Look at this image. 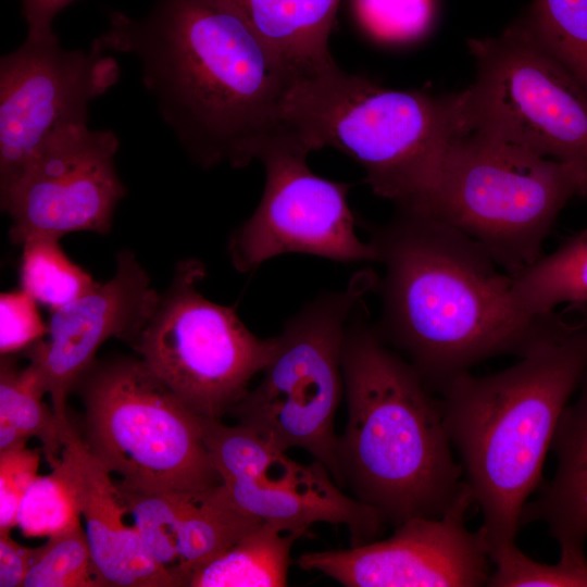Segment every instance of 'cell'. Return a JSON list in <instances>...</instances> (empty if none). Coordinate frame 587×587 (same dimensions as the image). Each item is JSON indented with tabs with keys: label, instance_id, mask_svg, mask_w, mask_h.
<instances>
[{
	"label": "cell",
	"instance_id": "cell-29",
	"mask_svg": "<svg viewBox=\"0 0 587 587\" xmlns=\"http://www.w3.org/2000/svg\"><path fill=\"white\" fill-rule=\"evenodd\" d=\"M495 564L487 586L490 587H587V561L561 559L544 564L524 554L511 544L490 555Z\"/></svg>",
	"mask_w": 587,
	"mask_h": 587
},
{
	"label": "cell",
	"instance_id": "cell-5",
	"mask_svg": "<svg viewBox=\"0 0 587 587\" xmlns=\"http://www.w3.org/2000/svg\"><path fill=\"white\" fill-rule=\"evenodd\" d=\"M280 123L311 151L334 147L350 155L372 191L402 210L422 205L450 143L465 133L460 91L389 89L336 64L294 80Z\"/></svg>",
	"mask_w": 587,
	"mask_h": 587
},
{
	"label": "cell",
	"instance_id": "cell-25",
	"mask_svg": "<svg viewBox=\"0 0 587 587\" xmlns=\"http://www.w3.org/2000/svg\"><path fill=\"white\" fill-rule=\"evenodd\" d=\"M45 394L47 390L34 364L29 362L18 369L11 355H1L0 415L29 438H39L52 467L61 458L63 444L54 412L42 402Z\"/></svg>",
	"mask_w": 587,
	"mask_h": 587
},
{
	"label": "cell",
	"instance_id": "cell-28",
	"mask_svg": "<svg viewBox=\"0 0 587 587\" xmlns=\"http://www.w3.org/2000/svg\"><path fill=\"white\" fill-rule=\"evenodd\" d=\"M23 587H104L82 523L35 547Z\"/></svg>",
	"mask_w": 587,
	"mask_h": 587
},
{
	"label": "cell",
	"instance_id": "cell-32",
	"mask_svg": "<svg viewBox=\"0 0 587 587\" xmlns=\"http://www.w3.org/2000/svg\"><path fill=\"white\" fill-rule=\"evenodd\" d=\"M39 465L38 449L0 451V533L16 526L20 503L38 476Z\"/></svg>",
	"mask_w": 587,
	"mask_h": 587
},
{
	"label": "cell",
	"instance_id": "cell-2",
	"mask_svg": "<svg viewBox=\"0 0 587 587\" xmlns=\"http://www.w3.org/2000/svg\"><path fill=\"white\" fill-rule=\"evenodd\" d=\"M384 266L375 291L382 339L407 355L428 390L499 355L523 357L553 312L530 317L514 303L512 276L475 240L426 213L397 209L362 225Z\"/></svg>",
	"mask_w": 587,
	"mask_h": 587
},
{
	"label": "cell",
	"instance_id": "cell-15",
	"mask_svg": "<svg viewBox=\"0 0 587 587\" xmlns=\"http://www.w3.org/2000/svg\"><path fill=\"white\" fill-rule=\"evenodd\" d=\"M473 503L467 485L438 519L412 517L384 540L305 552L296 563L346 587L487 586L491 560L480 532H470L464 523Z\"/></svg>",
	"mask_w": 587,
	"mask_h": 587
},
{
	"label": "cell",
	"instance_id": "cell-31",
	"mask_svg": "<svg viewBox=\"0 0 587 587\" xmlns=\"http://www.w3.org/2000/svg\"><path fill=\"white\" fill-rule=\"evenodd\" d=\"M37 302L22 288L0 295V353L12 355L28 349L48 333Z\"/></svg>",
	"mask_w": 587,
	"mask_h": 587
},
{
	"label": "cell",
	"instance_id": "cell-12",
	"mask_svg": "<svg viewBox=\"0 0 587 587\" xmlns=\"http://www.w3.org/2000/svg\"><path fill=\"white\" fill-rule=\"evenodd\" d=\"M201 427L224 488L245 513L302 534L320 522L344 525L352 547L380 533L379 512L346 496L321 462L298 463L240 424L201 417Z\"/></svg>",
	"mask_w": 587,
	"mask_h": 587
},
{
	"label": "cell",
	"instance_id": "cell-22",
	"mask_svg": "<svg viewBox=\"0 0 587 587\" xmlns=\"http://www.w3.org/2000/svg\"><path fill=\"white\" fill-rule=\"evenodd\" d=\"M511 291L517 309L530 317L561 304H587V226L513 275Z\"/></svg>",
	"mask_w": 587,
	"mask_h": 587
},
{
	"label": "cell",
	"instance_id": "cell-14",
	"mask_svg": "<svg viewBox=\"0 0 587 587\" xmlns=\"http://www.w3.org/2000/svg\"><path fill=\"white\" fill-rule=\"evenodd\" d=\"M120 140L111 129L73 125L51 136L20 174L0 189L9 236L23 245L35 237L108 234L126 188L115 167Z\"/></svg>",
	"mask_w": 587,
	"mask_h": 587
},
{
	"label": "cell",
	"instance_id": "cell-3",
	"mask_svg": "<svg viewBox=\"0 0 587 587\" xmlns=\"http://www.w3.org/2000/svg\"><path fill=\"white\" fill-rule=\"evenodd\" d=\"M586 369L587 304L566 305L514 365L485 376L464 372L441 389L444 423L482 511L489 558L515 542L559 416Z\"/></svg>",
	"mask_w": 587,
	"mask_h": 587
},
{
	"label": "cell",
	"instance_id": "cell-30",
	"mask_svg": "<svg viewBox=\"0 0 587 587\" xmlns=\"http://www.w3.org/2000/svg\"><path fill=\"white\" fill-rule=\"evenodd\" d=\"M362 25L385 41H408L421 36L433 17V0H354Z\"/></svg>",
	"mask_w": 587,
	"mask_h": 587
},
{
	"label": "cell",
	"instance_id": "cell-20",
	"mask_svg": "<svg viewBox=\"0 0 587 587\" xmlns=\"http://www.w3.org/2000/svg\"><path fill=\"white\" fill-rule=\"evenodd\" d=\"M304 534L263 521L198 570L187 587H283L290 552Z\"/></svg>",
	"mask_w": 587,
	"mask_h": 587
},
{
	"label": "cell",
	"instance_id": "cell-8",
	"mask_svg": "<svg viewBox=\"0 0 587 587\" xmlns=\"http://www.w3.org/2000/svg\"><path fill=\"white\" fill-rule=\"evenodd\" d=\"M377 282L375 272L361 270L346 288L317 296L289 319L262 379L228 412L283 451L304 449L339 487L334 422L344 392L342 344L350 317Z\"/></svg>",
	"mask_w": 587,
	"mask_h": 587
},
{
	"label": "cell",
	"instance_id": "cell-16",
	"mask_svg": "<svg viewBox=\"0 0 587 587\" xmlns=\"http://www.w3.org/2000/svg\"><path fill=\"white\" fill-rule=\"evenodd\" d=\"M159 297L135 254L123 250L109 280L51 312L48 339L26 351L57 419L67 416V397L95 363L103 342L116 337L129 344L150 317Z\"/></svg>",
	"mask_w": 587,
	"mask_h": 587
},
{
	"label": "cell",
	"instance_id": "cell-6",
	"mask_svg": "<svg viewBox=\"0 0 587 587\" xmlns=\"http://www.w3.org/2000/svg\"><path fill=\"white\" fill-rule=\"evenodd\" d=\"M587 196V172L477 132L450 143L417 211L479 243L513 276L541 255L565 204Z\"/></svg>",
	"mask_w": 587,
	"mask_h": 587
},
{
	"label": "cell",
	"instance_id": "cell-33",
	"mask_svg": "<svg viewBox=\"0 0 587 587\" xmlns=\"http://www.w3.org/2000/svg\"><path fill=\"white\" fill-rule=\"evenodd\" d=\"M10 533H0V587H23L35 547L18 544Z\"/></svg>",
	"mask_w": 587,
	"mask_h": 587
},
{
	"label": "cell",
	"instance_id": "cell-17",
	"mask_svg": "<svg viewBox=\"0 0 587 587\" xmlns=\"http://www.w3.org/2000/svg\"><path fill=\"white\" fill-rule=\"evenodd\" d=\"M92 560L104 587H175L146 550L111 473L85 446L68 415L57 419Z\"/></svg>",
	"mask_w": 587,
	"mask_h": 587
},
{
	"label": "cell",
	"instance_id": "cell-11",
	"mask_svg": "<svg viewBox=\"0 0 587 587\" xmlns=\"http://www.w3.org/2000/svg\"><path fill=\"white\" fill-rule=\"evenodd\" d=\"M310 152L283 125L263 142L258 155L265 171L261 201L227 245L238 272L255 271L286 253L338 262L376 261L372 243L363 242L355 232L359 223L348 204L351 184L315 175L307 163Z\"/></svg>",
	"mask_w": 587,
	"mask_h": 587
},
{
	"label": "cell",
	"instance_id": "cell-27",
	"mask_svg": "<svg viewBox=\"0 0 587 587\" xmlns=\"http://www.w3.org/2000/svg\"><path fill=\"white\" fill-rule=\"evenodd\" d=\"M80 509L67 458L50 473L38 475L25 492L17 511L16 526L25 537H50L80 524Z\"/></svg>",
	"mask_w": 587,
	"mask_h": 587
},
{
	"label": "cell",
	"instance_id": "cell-9",
	"mask_svg": "<svg viewBox=\"0 0 587 587\" xmlns=\"http://www.w3.org/2000/svg\"><path fill=\"white\" fill-rule=\"evenodd\" d=\"M204 276L199 260L182 261L128 345L191 412L221 420L263 372L277 338L258 337L234 307L207 299L199 290Z\"/></svg>",
	"mask_w": 587,
	"mask_h": 587
},
{
	"label": "cell",
	"instance_id": "cell-7",
	"mask_svg": "<svg viewBox=\"0 0 587 587\" xmlns=\"http://www.w3.org/2000/svg\"><path fill=\"white\" fill-rule=\"evenodd\" d=\"M84 413L80 437L118 486L201 492L222 484L191 412L139 359L95 363L74 388Z\"/></svg>",
	"mask_w": 587,
	"mask_h": 587
},
{
	"label": "cell",
	"instance_id": "cell-35",
	"mask_svg": "<svg viewBox=\"0 0 587 587\" xmlns=\"http://www.w3.org/2000/svg\"><path fill=\"white\" fill-rule=\"evenodd\" d=\"M28 439L10 420L0 415V451L24 448Z\"/></svg>",
	"mask_w": 587,
	"mask_h": 587
},
{
	"label": "cell",
	"instance_id": "cell-10",
	"mask_svg": "<svg viewBox=\"0 0 587 587\" xmlns=\"http://www.w3.org/2000/svg\"><path fill=\"white\" fill-rule=\"evenodd\" d=\"M475 78L461 92L464 132H477L587 172V90L515 21L470 38Z\"/></svg>",
	"mask_w": 587,
	"mask_h": 587
},
{
	"label": "cell",
	"instance_id": "cell-19",
	"mask_svg": "<svg viewBox=\"0 0 587 587\" xmlns=\"http://www.w3.org/2000/svg\"><path fill=\"white\" fill-rule=\"evenodd\" d=\"M252 27L294 80L336 63L329 52L339 0H224Z\"/></svg>",
	"mask_w": 587,
	"mask_h": 587
},
{
	"label": "cell",
	"instance_id": "cell-1",
	"mask_svg": "<svg viewBox=\"0 0 587 587\" xmlns=\"http://www.w3.org/2000/svg\"><path fill=\"white\" fill-rule=\"evenodd\" d=\"M140 62L143 86L202 167H243L282 126L294 78L224 0H158L143 18L113 12L96 38Z\"/></svg>",
	"mask_w": 587,
	"mask_h": 587
},
{
	"label": "cell",
	"instance_id": "cell-4",
	"mask_svg": "<svg viewBox=\"0 0 587 587\" xmlns=\"http://www.w3.org/2000/svg\"><path fill=\"white\" fill-rule=\"evenodd\" d=\"M341 370L348 419L336 448L340 487L396 526L442 516L467 483L439 400L382 339L364 301L348 322Z\"/></svg>",
	"mask_w": 587,
	"mask_h": 587
},
{
	"label": "cell",
	"instance_id": "cell-23",
	"mask_svg": "<svg viewBox=\"0 0 587 587\" xmlns=\"http://www.w3.org/2000/svg\"><path fill=\"white\" fill-rule=\"evenodd\" d=\"M516 22L587 90V0H533Z\"/></svg>",
	"mask_w": 587,
	"mask_h": 587
},
{
	"label": "cell",
	"instance_id": "cell-24",
	"mask_svg": "<svg viewBox=\"0 0 587 587\" xmlns=\"http://www.w3.org/2000/svg\"><path fill=\"white\" fill-rule=\"evenodd\" d=\"M59 239L35 237L22 245L21 288L50 312L78 299L98 285L89 273L66 255Z\"/></svg>",
	"mask_w": 587,
	"mask_h": 587
},
{
	"label": "cell",
	"instance_id": "cell-13",
	"mask_svg": "<svg viewBox=\"0 0 587 587\" xmlns=\"http://www.w3.org/2000/svg\"><path fill=\"white\" fill-rule=\"evenodd\" d=\"M117 61L95 39L88 51L58 36H27L0 60V189L58 132L88 124L89 104L118 82Z\"/></svg>",
	"mask_w": 587,
	"mask_h": 587
},
{
	"label": "cell",
	"instance_id": "cell-18",
	"mask_svg": "<svg viewBox=\"0 0 587 587\" xmlns=\"http://www.w3.org/2000/svg\"><path fill=\"white\" fill-rule=\"evenodd\" d=\"M573 404L562 410L551 441L557 467L540 486L538 497L526 502L521 526L542 522L559 544L561 559L587 561V369Z\"/></svg>",
	"mask_w": 587,
	"mask_h": 587
},
{
	"label": "cell",
	"instance_id": "cell-21",
	"mask_svg": "<svg viewBox=\"0 0 587 587\" xmlns=\"http://www.w3.org/2000/svg\"><path fill=\"white\" fill-rule=\"evenodd\" d=\"M261 522L238 509L223 484L195 494L179 525L176 587H187L198 570Z\"/></svg>",
	"mask_w": 587,
	"mask_h": 587
},
{
	"label": "cell",
	"instance_id": "cell-26",
	"mask_svg": "<svg viewBox=\"0 0 587 587\" xmlns=\"http://www.w3.org/2000/svg\"><path fill=\"white\" fill-rule=\"evenodd\" d=\"M116 487L146 550L154 562L170 574L176 587L179 525L197 492H142L117 484Z\"/></svg>",
	"mask_w": 587,
	"mask_h": 587
},
{
	"label": "cell",
	"instance_id": "cell-34",
	"mask_svg": "<svg viewBox=\"0 0 587 587\" xmlns=\"http://www.w3.org/2000/svg\"><path fill=\"white\" fill-rule=\"evenodd\" d=\"M75 0H21L22 15L25 18L27 36L41 37L53 33L55 16Z\"/></svg>",
	"mask_w": 587,
	"mask_h": 587
}]
</instances>
